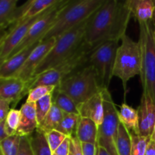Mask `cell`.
I'll list each match as a JSON object with an SVG mask.
<instances>
[{"label": "cell", "mask_w": 155, "mask_h": 155, "mask_svg": "<svg viewBox=\"0 0 155 155\" xmlns=\"http://www.w3.org/2000/svg\"><path fill=\"white\" fill-rule=\"evenodd\" d=\"M49 9L50 8L38 16L21 20L16 24L8 28V30H7L5 35L0 41V64L8 58L14 50L18 46V45L25 37L32 26L39 18L45 15Z\"/></svg>", "instance_id": "8fae6325"}, {"label": "cell", "mask_w": 155, "mask_h": 155, "mask_svg": "<svg viewBox=\"0 0 155 155\" xmlns=\"http://www.w3.org/2000/svg\"><path fill=\"white\" fill-rule=\"evenodd\" d=\"M29 138L33 155H53L52 151L47 142L45 133L36 129Z\"/></svg>", "instance_id": "7402d4cb"}, {"label": "cell", "mask_w": 155, "mask_h": 155, "mask_svg": "<svg viewBox=\"0 0 155 155\" xmlns=\"http://www.w3.org/2000/svg\"><path fill=\"white\" fill-rule=\"evenodd\" d=\"M40 42H35V43L26 47L21 51L11 56L7 60L0 64V77H15L17 73L22 68L33 50Z\"/></svg>", "instance_id": "2e32d148"}, {"label": "cell", "mask_w": 155, "mask_h": 155, "mask_svg": "<svg viewBox=\"0 0 155 155\" xmlns=\"http://www.w3.org/2000/svg\"><path fill=\"white\" fill-rule=\"evenodd\" d=\"M151 137H144L132 133V150L130 155H145Z\"/></svg>", "instance_id": "4dcf8cb0"}, {"label": "cell", "mask_w": 155, "mask_h": 155, "mask_svg": "<svg viewBox=\"0 0 155 155\" xmlns=\"http://www.w3.org/2000/svg\"><path fill=\"white\" fill-rule=\"evenodd\" d=\"M83 155H96L97 144L81 143Z\"/></svg>", "instance_id": "74e56055"}, {"label": "cell", "mask_w": 155, "mask_h": 155, "mask_svg": "<svg viewBox=\"0 0 155 155\" xmlns=\"http://www.w3.org/2000/svg\"><path fill=\"white\" fill-rule=\"evenodd\" d=\"M56 87L51 86H40L32 89L27 94V102L36 103L46 95L52 94Z\"/></svg>", "instance_id": "1f68e13d"}, {"label": "cell", "mask_w": 155, "mask_h": 155, "mask_svg": "<svg viewBox=\"0 0 155 155\" xmlns=\"http://www.w3.org/2000/svg\"><path fill=\"white\" fill-rule=\"evenodd\" d=\"M70 152V138L67 137L60 146L56 149L54 154L57 155H69Z\"/></svg>", "instance_id": "8d00e7d4"}, {"label": "cell", "mask_w": 155, "mask_h": 155, "mask_svg": "<svg viewBox=\"0 0 155 155\" xmlns=\"http://www.w3.org/2000/svg\"><path fill=\"white\" fill-rule=\"evenodd\" d=\"M132 15L139 23L152 22L155 18V1L127 0Z\"/></svg>", "instance_id": "ac0fdd59"}, {"label": "cell", "mask_w": 155, "mask_h": 155, "mask_svg": "<svg viewBox=\"0 0 155 155\" xmlns=\"http://www.w3.org/2000/svg\"><path fill=\"white\" fill-rule=\"evenodd\" d=\"M7 136H8L6 133L5 128V122L2 124H0V142L3 140L4 139H5Z\"/></svg>", "instance_id": "ab89813d"}, {"label": "cell", "mask_w": 155, "mask_h": 155, "mask_svg": "<svg viewBox=\"0 0 155 155\" xmlns=\"http://www.w3.org/2000/svg\"><path fill=\"white\" fill-rule=\"evenodd\" d=\"M116 148L118 155H130L132 150V133L120 124Z\"/></svg>", "instance_id": "d4e9b609"}, {"label": "cell", "mask_w": 155, "mask_h": 155, "mask_svg": "<svg viewBox=\"0 0 155 155\" xmlns=\"http://www.w3.org/2000/svg\"><path fill=\"white\" fill-rule=\"evenodd\" d=\"M89 19L56 39L55 43L51 49L35 70L33 78L44 71L54 68L77 49L83 41L85 30Z\"/></svg>", "instance_id": "52a82bcc"}, {"label": "cell", "mask_w": 155, "mask_h": 155, "mask_svg": "<svg viewBox=\"0 0 155 155\" xmlns=\"http://www.w3.org/2000/svg\"><path fill=\"white\" fill-rule=\"evenodd\" d=\"M53 155H57V154H54V153H53Z\"/></svg>", "instance_id": "f6af8a7d"}, {"label": "cell", "mask_w": 155, "mask_h": 155, "mask_svg": "<svg viewBox=\"0 0 155 155\" xmlns=\"http://www.w3.org/2000/svg\"><path fill=\"white\" fill-rule=\"evenodd\" d=\"M6 32H7V30H6V31H0V41H1V39H2L3 36L5 35Z\"/></svg>", "instance_id": "7bdbcfd3"}, {"label": "cell", "mask_w": 155, "mask_h": 155, "mask_svg": "<svg viewBox=\"0 0 155 155\" xmlns=\"http://www.w3.org/2000/svg\"><path fill=\"white\" fill-rule=\"evenodd\" d=\"M69 0H59L57 4L54 5L50 8L48 12L45 15L39 18L34 24L31 27L27 34L18 46L11 54V56L17 54L26 47L32 45L37 42H41L42 38L48 33V30L52 27L53 24L55 21L59 12L67 5ZM7 60V59H6Z\"/></svg>", "instance_id": "30bf717a"}, {"label": "cell", "mask_w": 155, "mask_h": 155, "mask_svg": "<svg viewBox=\"0 0 155 155\" xmlns=\"http://www.w3.org/2000/svg\"><path fill=\"white\" fill-rule=\"evenodd\" d=\"M27 83L16 77H0V99L10 101L16 105L17 103L27 95Z\"/></svg>", "instance_id": "5bb4252c"}, {"label": "cell", "mask_w": 155, "mask_h": 155, "mask_svg": "<svg viewBox=\"0 0 155 155\" xmlns=\"http://www.w3.org/2000/svg\"><path fill=\"white\" fill-rule=\"evenodd\" d=\"M32 0L18 7L17 0H0V31H6L24 18Z\"/></svg>", "instance_id": "4fadbf2b"}, {"label": "cell", "mask_w": 155, "mask_h": 155, "mask_svg": "<svg viewBox=\"0 0 155 155\" xmlns=\"http://www.w3.org/2000/svg\"><path fill=\"white\" fill-rule=\"evenodd\" d=\"M99 45H91L83 40L77 49L59 64L30 80L27 83V94L37 86H51L57 87L65 77L88 65L89 57Z\"/></svg>", "instance_id": "7a4b0ae2"}, {"label": "cell", "mask_w": 155, "mask_h": 155, "mask_svg": "<svg viewBox=\"0 0 155 155\" xmlns=\"http://www.w3.org/2000/svg\"><path fill=\"white\" fill-rule=\"evenodd\" d=\"M133 16L127 2L104 0L89 18L83 40L91 45L120 41Z\"/></svg>", "instance_id": "6da1fadb"}, {"label": "cell", "mask_w": 155, "mask_h": 155, "mask_svg": "<svg viewBox=\"0 0 155 155\" xmlns=\"http://www.w3.org/2000/svg\"><path fill=\"white\" fill-rule=\"evenodd\" d=\"M20 111L21 122L17 134L21 136H30L39 127L35 103L26 101L21 107Z\"/></svg>", "instance_id": "e0dca14e"}, {"label": "cell", "mask_w": 155, "mask_h": 155, "mask_svg": "<svg viewBox=\"0 0 155 155\" xmlns=\"http://www.w3.org/2000/svg\"><path fill=\"white\" fill-rule=\"evenodd\" d=\"M64 115V113L53 104L50 111L46 115L43 121L39 124L37 129L45 133H48L51 130H57L63 119Z\"/></svg>", "instance_id": "603a6c76"}, {"label": "cell", "mask_w": 155, "mask_h": 155, "mask_svg": "<svg viewBox=\"0 0 155 155\" xmlns=\"http://www.w3.org/2000/svg\"><path fill=\"white\" fill-rule=\"evenodd\" d=\"M58 1L59 0H32L30 6L27 9L22 20L31 18L41 15L51 6L58 2Z\"/></svg>", "instance_id": "4316f807"}, {"label": "cell", "mask_w": 155, "mask_h": 155, "mask_svg": "<svg viewBox=\"0 0 155 155\" xmlns=\"http://www.w3.org/2000/svg\"><path fill=\"white\" fill-rule=\"evenodd\" d=\"M18 155H33L29 136H21Z\"/></svg>", "instance_id": "836d02e7"}, {"label": "cell", "mask_w": 155, "mask_h": 155, "mask_svg": "<svg viewBox=\"0 0 155 155\" xmlns=\"http://www.w3.org/2000/svg\"><path fill=\"white\" fill-rule=\"evenodd\" d=\"M35 105H36V117H37L38 124L39 125L43 121L52 107V94H50L38 100L35 103Z\"/></svg>", "instance_id": "f546056e"}, {"label": "cell", "mask_w": 155, "mask_h": 155, "mask_svg": "<svg viewBox=\"0 0 155 155\" xmlns=\"http://www.w3.org/2000/svg\"><path fill=\"white\" fill-rule=\"evenodd\" d=\"M21 122V111L20 110L12 108L9 110L5 121V128L8 136L17 134Z\"/></svg>", "instance_id": "f1b7e54d"}, {"label": "cell", "mask_w": 155, "mask_h": 155, "mask_svg": "<svg viewBox=\"0 0 155 155\" xmlns=\"http://www.w3.org/2000/svg\"><path fill=\"white\" fill-rule=\"evenodd\" d=\"M98 145V144H97ZM96 155H110L108 152L106 151L105 148H102V147L97 146V151H96Z\"/></svg>", "instance_id": "60d3db41"}, {"label": "cell", "mask_w": 155, "mask_h": 155, "mask_svg": "<svg viewBox=\"0 0 155 155\" xmlns=\"http://www.w3.org/2000/svg\"><path fill=\"white\" fill-rule=\"evenodd\" d=\"M104 0H69L61 10L48 33L42 42L57 39L66 32L89 19L102 5Z\"/></svg>", "instance_id": "3957f363"}, {"label": "cell", "mask_w": 155, "mask_h": 155, "mask_svg": "<svg viewBox=\"0 0 155 155\" xmlns=\"http://www.w3.org/2000/svg\"><path fill=\"white\" fill-rule=\"evenodd\" d=\"M2 38H3V37H2Z\"/></svg>", "instance_id": "7dc6e473"}, {"label": "cell", "mask_w": 155, "mask_h": 155, "mask_svg": "<svg viewBox=\"0 0 155 155\" xmlns=\"http://www.w3.org/2000/svg\"><path fill=\"white\" fill-rule=\"evenodd\" d=\"M56 88L77 104L85 102L102 90L96 71L89 64L65 77Z\"/></svg>", "instance_id": "277c9868"}, {"label": "cell", "mask_w": 155, "mask_h": 155, "mask_svg": "<svg viewBox=\"0 0 155 155\" xmlns=\"http://www.w3.org/2000/svg\"><path fill=\"white\" fill-rule=\"evenodd\" d=\"M145 155H155V142L152 139L148 142Z\"/></svg>", "instance_id": "f35d334b"}, {"label": "cell", "mask_w": 155, "mask_h": 155, "mask_svg": "<svg viewBox=\"0 0 155 155\" xmlns=\"http://www.w3.org/2000/svg\"><path fill=\"white\" fill-rule=\"evenodd\" d=\"M118 117L120 124H122L129 131L134 134H138V111L126 103L121 105L118 110Z\"/></svg>", "instance_id": "ffe728a7"}, {"label": "cell", "mask_w": 155, "mask_h": 155, "mask_svg": "<svg viewBox=\"0 0 155 155\" xmlns=\"http://www.w3.org/2000/svg\"><path fill=\"white\" fill-rule=\"evenodd\" d=\"M104 105V116L102 124L98 130L97 144L105 148L110 155H118L116 148L118 129L120 124L118 110L108 89H102Z\"/></svg>", "instance_id": "ba28073f"}, {"label": "cell", "mask_w": 155, "mask_h": 155, "mask_svg": "<svg viewBox=\"0 0 155 155\" xmlns=\"http://www.w3.org/2000/svg\"><path fill=\"white\" fill-rule=\"evenodd\" d=\"M21 136L18 134L8 136L0 142V151L2 155H18Z\"/></svg>", "instance_id": "83f0119b"}, {"label": "cell", "mask_w": 155, "mask_h": 155, "mask_svg": "<svg viewBox=\"0 0 155 155\" xmlns=\"http://www.w3.org/2000/svg\"><path fill=\"white\" fill-rule=\"evenodd\" d=\"M80 117L89 118L99 127L104 116V105L102 90L85 102L78 104Z\"/></svg>", "instance_id": "9a60e30c"}, {"label": "cell", "mask_w": 155, "mask_h": 155, "mask_svg": "<svg viewBox=\"0 0 155 155\" xmlns=\"http://www.w3.org/2000/svg\"><path fill=\"white\" fill-rule=\"evenodd\" d=\"M151 139H152V140L155 142V124L154 127V130H153V132H152V134H151Z\"/></svg>", "instance_id": "b9f144b4"}, {"label": "cell", "mask_w": 155, "mask_h": 155, "mask_svg": "<svg viewBox=\"0 0 155 155\" xmlns=\"http://www.w3.org/2000/svg\"><path fill=\"white\" fill-rule=\"evenodd\" d=\"M55 42L56 39H51L45 42H40L33 50L22 68L20 69L15 77L21 79L27 83H28L33 78L35 70L39 66L41 61L45 58L47 54L49 52Z\"/></svg>", "instance_id": "7c38bea8"}, {"label": "cell", "mask_w": 155, "mask_h": 155, "mask_svg": "<svg viewBox=\"0 0 155 155\" xmlns=\"http://www.w3.org/2000/svg\"><path fill=\"white\" fill-rule=\"evenodd\" d=\"M69 155H83L81 142L76 136L70 138Z\"/></svg>", "instance_id": "e575fe53"}, {"label": "cell", "mask_w": 155, "mask_h": 155, "mask_svg": "<svg viewBox=\"0 0 155 155\" xmlns=\"http://www.w3.org/2000/svg\"><path fill=\"white\" fill-rule=\"evenodd\" d=\"M0 155H2V153L1 151H0Z\"/></svg>", "instance_id": "ee69618b"}, {"label": "cell", "mask_w": 155, "mask_h": 155, "mask_svg": "<svg viewBox=\"0 0 155 155\" xmlns=\"http://www.w3.org/2000/svg\"><path fill=\"white\" fill-rule=\"evenodd\" d=\"M11 104L12 103L10 101L0 99V124H2L5 121L8 114L11 110Z\"/></svg>", "instance_id": "d590c367"}, {"label": "cell", "mask_w": 155, "mask_h": 155, "mask_svg": "<svg viewBox=\"0 0 155 155\" xmlns=\"http://www.w3.org/2000/svg\"><path fill=\"white\" fill-rule=\"evenodd\" d=\"M138 111V134L140 136L144 137H151V132L150 129L149 117H148V112L147 109L146 100L145 95L142 94L141 98L140 104L137 109Z\"/></svg>", "instance_id": "cb8c5ba5"}, {"label": "cell", "mask_w": 155, "mask_h": 155, "mask_svg": "<svg viewBox=\"0 0 155 155\" xmlns=\"http://www.w3.org/2000/svg\"><path fill=\"white\" fill-rule=\"evenodd\" d=\"M139 39L142 51L140 78L143 92L155 103V36L152 22L139 23Z\"/></svg>", "instance_id": "8992f818"}, {"label": "cell", "mask_w": 155, "mask_h": 155, "mask_svg": "<svg viewBox=\"0 0 155 155\" xmlns=\"http://www.w3.org/2000/svg\"><path fill=\"white\" fill-rule=\"evenodd\" d=\"M120 45L117 51L113 76L122 81L124 96L129 80L140 75L142 70V51L139 42L132 39L125 34L120 39Z\"/></svg>", "instance_id": "5b68a950"}, {"label": "cell", "mask_w": 155, "mask_h": 155, "mask_svg": "<svg viewBox=\"0 0 155 155\" xmlns=\"http://www.w3.org/2000/svg\"><path fill=\"white\" fill-rule=\"evenodd\" d=\"M52 103L64 114H78V104L68 95L55 88L52 93Z\"/></svg>", "instance_id": "44dd1931"}, {"label": "cell", "mask_w": 155, "mask_h": 155, "mask_svg": "<svg viewBox=\"0 0 155 155\" xmlns=\"http://www.w3.org/2000/svg\"><path fill=\"white\" fill-rule=\"evenodd\" d=\"M45 136H46L48 145H49L50 148L53 153L56 151V149L60 146L61 144L67 138L65 135L60 133L58 130H51V131L45 133Z\"/></svg>", "instance_id": "d6a6232c"}, {"label": "cell", "mask_w": 155, "mask_h": 155, "mask_svg": "<svg viewBox=\"0 0 155 155\" xmlns=\"http://www.w3.org/2000/svg\"><path fill=\"white\" fill-rule=\"evenodd\" d=\"M98 127L89 118L80 117L76 137L81 143L97 144Z\"/></svg>", "instance_id": "d6986e66"}, {"label": "cell", "mask_w": 155, "mask_h": 155, "mask_svg": "<svg viewBox=\"0 0 155 155\" xmlns=\"http://www.w3.org/2000/svg\"><path fill=\"white\" fill-rule=\"evenodd\" d=\"M154 36H155V30H154Z\"/></svg>", "instance_id": "bcb514c9"}, {"label": "cell", "mask_w": 155, "mask_h": 155, "mask_svg": "<svg viewBox=\"0 0 155 155\" xmlns=\"http://www.w3.org/2000/svg\"><path fill=\"white\" fill-rule=\"evenodd\" d=\"M120 41H108L100 44L89 57L88 64L95 68L101 87L108 89L114 77L117 51Z\"/></svg>", "instance_id": "9c48e42d"}, {"label": "cell", "mask_w": 155, "mask_h": 155, "mask_svg": "<svg viewBox=\"0 0 155 155\" xmlns=\"http://www.w3.org/2000/svg\"><path fill=\"white\" fill-rule=\"evenodd\" d=\"M80 119V115L74 114H64V117L58 127L57 130L63 133L67 137L76 136L77 125Z\"/></svg>", "instance_id": "484cf974"}]
</instances>
